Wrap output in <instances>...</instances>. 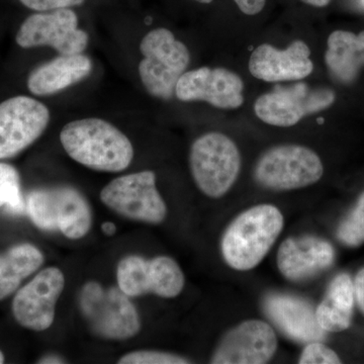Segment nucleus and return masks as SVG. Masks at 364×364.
<instances>
[{
	"label": "nucleus",
	"mask_w": 364,
	"mask_h": 364,
	"mask_svg": "<svg viewBox=\"0 0 364 364\" xmlns=\"http://www.w3.org/2000/svg\"><path fill=\"white\" fill-rule=\"evenodd\" d=\"M60 142L74 161L97 171H124L133 161L130 139L116 126L98 117L66 124L60 133Z\"/></svg>",
	"instance_id": "1"
},
{
	"label": "nucleus",
	"mask_w": 364,
	"mask_h": 364,
	"mask_svg": "<svg viewBox=\"0 0 364 364\" xmlns=\"http://www.w3.org/2000/svg\"><path fill=\"white\" fill-rule=\"evenodd\" d=\"M284 226V215L275 205L264 203L244 210L223 235V257L238 272L253 269L264 259Z\"/></svg>",
	"instance_id": "2"
},
{
	"label": "nucleus",
	"mask_w": 364,
	"mask_h": 364,
	"mask_svg": "<svg viewBox=\"0 0 364 364\" xmlns=\"http://www.w3.org/2000/svg\"><path fill=\"white\" fill-rule=\"evenodd\" d=\"M143 59L138 72L142 85L152 97L168 100L176 95L179 78L191 63V53L168 28H157L140 43Z\"/></svg>",
	"instance_id": "3"
},
{
	"label": "nucleus",
	"mask_w": 364,
	"mask_h": 364,
	"mask_svg": "<svg viewBox=\"0 0 364 364\" xmlns=\"http://www.w3.org/2000/svg\"><path fill=\"white\" fill-rule=\"evenodd\" d=\"M26 210L39 229L60 232L73 240L85 237L92 225L90 203L71 186L36 189L26 196Z\"/></svg>",
	"instance_id": "4"
},
{
	"label": "nucleus",
	"mask_w": 364,
	"mask_h": 364,
	"mask_svg": "<svg viewBox=\"0 0 364 364\" xmlns=\"http://www.w3.org/2000/svg\"><path fill=\"white\" fill-rule=\"evenodd\" d=\"M189 167L203 195L220 198L231 189L240 174V151L225 134L210 132L191 145Z\"/></svg>",
	"instance_id": "5"
},
{
	"label": "nucleus",
	"mask_w": 364,
	"mask_h": 364,
	"mask_svg": "<svg viewBox=\"0 0 364 364\" xmlns=\"http://www.w3.org/2000/svg\"><path fill=\"white\" fill-rule=\"evenodd\" d=\"M79 306L91 331L109 340H127L141 330L136 306L119 287L105 289L97 282H90L81 289Z\"/></svg>",
	"instance_id": "6"
},
{
	"label": "nucleus",
	"mask_w": 364,
	"mask_h": 364,
	"mask_svg": "<svg viewBox=\"0 0 364 364\" xmlns=\"http://www.w3.org/2000/svg\"><path fill=\"white\" fill-rule=\"evenodd\" d=\"M323 174L324 166L317 153L294 144L270 148L261 155L254 168L258 184L279 191L312 186Z\"/></svg>",
	"instance_id": "7"
},
{
	"label": "nucleus",
	"mask_w": 364,
	"mask_h": 364,
	"mask_svg": "<svg viewBox=\"0 0 364 364\" xmlns=\"http://www.w3.org/2000/svg\"><path fill=\"white\" fill-rule=\"evenodd\" d=\"M100 200L114 213L148 224H160L167 207L156 188V176L150 170L119 176L100 191Z\"/></svg>",
	"instance_id": "8"
},
{
	"label": "nucleus",
	"mask_w": 364,
	"mask_h": 364,
	"mask_svg": "<svg viewBox=\"0 0 364 364\" xmlns=\"http://www.w3.org/2000/svg\"><path fill=\"white\" fill-rule=\"evenodd\" d=\"M334 102L335 93L329 88H312L305 82H299L277 85L260 95L254 104V112L263 123L289 128L304 117L324 111Z\"/></svg>",
	"instance_id": "9"
},
{
	"label": "nucleus",
	"mask_w": 364,
	"mask_h": 364,
	"mask_svg": "<svg viewBox=\"0 0 364 364\" xmlns=\"http://www.w3.org/2000/svg\"><path fill=\"white\" fill-rule=\"evenodd\" d=\"M117 286L129 298L146 294L164 299L176 298L186 284V277L176 260L168 256L145 259L130 255L119 261Z\"/></svg>",
	"instance_id": "10"
},
{
	"label": "nucleus",
	"mask_w": 364,
	"mask_h": 364,
	"mask_svg": "<svg viewBox=\"0 0 364 364\" xmlns=\"http://www.w3.org/2000/svg\"><path fill=\"white\" fill-rule=\"evenodd\" d=\"M16 44L25 49L51 47L61 55L81 54L90 36L78 28V16L71 9L36 13L21 23Z\"/></svg>",
	"instance_id": "11"
},
{
	"label": "nucleus",
	"mask_w": 364,
	"mask_h": 364,
	"mask_svg": "<svg viewBox=\"0 0 364 364\" xmlns=\"http://www.w3.org/2000/svg\"><path fill=\"white\" fill-rule=\"evenodd\" d=\"M50 123L49 109L35 98L18 95L0 104V160L20 154Z\"/></svg>",
	"instance_id": "12"
},
{
	"label": "nucleus",
	"mask_w": 364,
	"mask_h": 364,
	"mask_svg": "<svg viewBox=\"0 0 364 364\" xmlns=\"http://www.w3.org/2000/svg\"><path fill=\"white\" fill-rule=\"evenodd\" d=\"M65 287L63 272L48 267L18 289L13 301L16 322L33 331H45L54 322L56 304Z\"/></svg>",
	"instance_id": "13"
},
{
	"label": "nucleus",
	"mask_w": 364,
	"mask_h": 364,
	"mask_svg": "<svg viewBox=\"0 0 364 364\" xmlns=\"http://www.w3.org/2000/svg\"><path fill=\"white\" fill-rule=\"evenodd\" d=\"M176 97L181 102H205L217 109H236L244 104V81L229 69L200 67L179 78Z\"/></svg>",
	"instance_id": "14"
},
{
	"label": "nucleus",
	"mask_w": 364,
	"mask_h": 364,
	"mask_svg": "<svg viewBox=\"0 0 364 364\" xmlns=\"http://www.w3.org/2000/svg\"><path fill=\"white\" fill-rule=\"evenodd\" d=\"M277 349L272 326L264 321L248 320L223 336L210 363L217 364H263L269 363Z\"/></svg>",
	"instance_id": "15"
},
{
	"label": "nucleus",
	"mask_w": 364,
	"mask_h": 364,
	"mask_svg": "<svg viewBox=\"0 0 364 364\" xmlns=\"http://www.w3.org/2000/svg\"><path fill=\"white\" fill-rule=\"evenodd\" d=\"M248 68L254 77L277 83L308 77L314 71V64L309 46L296 40L284 50L270 44L258 46L251 54Z\"/></svg>",
	"instance_id": "16"
},
{
	"label": "nucleus",
	"mask_w": 364,
	"mask_h": 364,
	"mask_svg": "<svg viewBox=\"0 0 364 364\" xmlns=\"http://www.w3.org/2000/svg\"><path fill=\"white\" fill-rule=\"evenodd\" d=\"M334 261L331 243L311 235L287 238L277 252V267L291 282L313 279L331 267Z\"/></svg>",
	"instance_id": "17"
},
{
	"label": "nucleus",
	"mask_w": 364,
	"mask_h": 364,
	"mask_svg": "<svg viewBox=\"0 0 364 364\" xmlns=\"http://www.w3.org/2000/svg\"><path fill=\"white\" fill-rule=\"evenodd\" d=\"M270 320L289 338L301 343L322 341L326 331L318 324L316 311L305 299L289 294H270L264 301Z\"/></svg>",
	"instance_id": "18"
},
{
	"label": "nucleus",
	"mask_w": 364,
	"mask_h": 364,
	"mask_svg": "<svg viewBox=\"0 0 364 364\" xmlns=\"http://www.w3.org/2000/svg\"><path fill=\"white\" fill-rule=\"evenodd\" d=\"M92 71L90 57L81 54L61 55L31 72L28 88L37 97H48L70 87L88 77Z\"/></svg>",
	"instance_id": "19"
},
{
	"label": "nucleus",
	"mask_w": 364,
	"mask_h": 364,
	"mask_svg": "<svg viewBox=\"0 0 364 364\" xmlns=\"http://www.w3.org/2000/svg\"><path fill=\"white\" fill-rule=\"evenodd\" d=\"M354 304V282L350 275L340 273L330 282L324 298L316 310L318 324L326 332L345 331L351 326Z\"/></svg>",
	"instance_id": "20"
},
{
	"label": "nucleus",
	"mask_w": 364,
	"mask_h": 364,
	"mask_svg": "<svg viewBox=\"0 0 364 364\" xmlns=\"http://www.w3.org/2000/svg\"><path fill=\"white\" fill-rule=\"evenodd\" d=\"M325 62L334 78L349 85L364 67V31L359 33L335 31L327 41Z\"/></svg>",
	"instance_id": "21"
},
{
	"label": "nucleus",
	"mask_w": 364,
	"mask_h": 364,
	"mask_svg": "<svg viewBox=\"0 0 364 364\" xmlns=\"http://www.w3.org/2000/svg\"><path fill=\"white\" fill-rule=\"evenodd\" d=\"M43 263L44 255L32 244H18L0 254V301L16 293L21 282Z\"/></svg>",
	"instance_id": "22"
},
{
	"label": "nucleus",
	"mask_w": 364,
	"mask_h": 364,
	"mask_svg": "<svg viewBox=\"0 0 364 364\" xmlns=\"http://www.w3.org/2000/svg\"><path fill=\"white\" fill-rule=\"evenodd\" d=\"M0 208H6L11 214H21L26 210L20 173L13 165L4 162H0Z\"/></svg>",
	"instance_id": "23"
},
{
	"label": "nucleus",
	"mask_w": 364,
	"mask_h": 364,
	"mask_svg": "<svg viewBox=\"0 0 364 364\" xmlns=\"http://www.w3.org/2000/svg\"><path fill=\"white\" fill-rule=\"evenodd\" d=\"M337 238L347 247H360L364 244V191L351 212L340 223Z\"/></svg>",
	"instance_id": "24"
},
{
	"label": "nucleus",
	"mask_w": 364,
	"mask_h": 364,
	"mask_svg": "<svg viewBox=\"0 0 364 364\" xmlns=\"http://www.w3.org/2000/svg\"><path fill=\"white\" fill-rule=\"evenodd\" d=\"M119 364H186L191 363L188 359L160 351H134L124 354L117 361Z\"/></svg>",
	"instance_id": "25"
},
{
	"label": "nucleus",
	"mask_w": 364,
	"mask_h": 364,
	"mask_svg": "<svg viewBox=\"0 0 364 364\" xmlns=\"http://www.w3.org/2000/svg\"><path fill=\"white\" fill-rule=\"evenodd\" d=\"M299 363L301 364H338L341 359L336 352L332 350L320 341H312L306 343L305 348L299 356Z\"/></svg>",
	"instance_id": "26"
},
{
	"label": "nucleus",
	"mask_w": 364,
	"mask_h": 364,
	"mask_svg": "<svg viewBox=\"0 0 364 364\" xmlns=\"http://www.w3.org/2000/svg\"><path fill=\"white\" fill-rule=\"evenodd\" d=\"M20 1L32 11L45 13V11H56V9L80 6L85 4V0H20Z\"/></svg>",
	"instance_id": "27"
},
{
	"label": "nucleus",
	"mask_w": 364,
	"mask_h": 364,
	"mask_svg": "<svg viewBox=\"0 0 364 364\" xmlns=\"http://www.w3.org/2000/svg\"><path fill=\"white\" fill-rule=\"evenodd\" d=\"M242 13L247 16H256L264 9L267 0H234Z\"/></svg>",
	"instance_id": "28"
},
{
	"label": "nucleus",
	"mask_w": 364,
	"mask_h": 364,
	"mask_svg": "<svg viewBox=\"0 0 364 364\" xmlns=\"http://www.w3.org/2000/svg\"><path fill=\"white\" fill-rule=\"evenodd\" d=\"M354 289H355V299L359 309L364 315V267L356 274L354 279Z\"/></svg>",
	"instance_id": "29"
},
{
	"label": "nucleus",
	"mask_w": 364,
	"mask_h": 364,
	"mask_svg": "<svg viewBox=\"0 0 364 364\" xmlns=\"http://www.w3.org/2000/svg\"><path fill=\"white\" fill-rule=\"evenodd\" d=\"M102 230L107 236H112L117 233V227L114 223L105 222L102 225Z\"/></svg>",
	"instance_id": "30"
},
{
	"label": "nucleus",
	"mask_w": 364,
	"mask_h": 364,
	"mask_svg": "<svg viewBox=\"0 0 364 364\" xmlns=\"http://www.w3.org/2000/svg\"><path fill=\"white\" fill-rule=\"evenodd\" d=\"M304 4L316 7H324L331 2V0H301Z\"/></svg>",
	"instance_id": "31"
},
{
	"label": "nucleus",
	"mask_w": 364,
	"mask_h": 364,
	"mask_svg": "<svg viewBox=\"0 0 364 364\" xmlns=\"http://www.w3.org/2000/svg\"><path fill=\"white\" fill-rule=\"evenodd\" d=\"M40 363H63V359L58 358V356H46V358L41 359Z\"/></svg>",
	"instance_id": "32"
},
{
	"label": "nucleus",
	"mask_w": 364,
	"mask_h": 364,
	"mask_svg": "<svg viewBox=\"0 0 364 364\" xmlns=\"http://www.w3.org/2000/svg\"><path fill=\"white\" fill-rule=\"evenodd\" d=\"M193 1L198 2V4H208L213 1V0H193Z\"/></svg>",
	"instance_id": "33"
},
{
	"label": "nucleus",
	"mask_w": 364,
	"mask_h": 364,
	"mask_svg": "<svg viewBox=\"0 0 364 364\" xmlns=\"http://www.w3.org/2000/svg\"><path fill=\"white\" fill-rule=\"evenodd\" d=\"M4 363V353H2L1 351H0V364Z\"/></svg>",
	"instance_id": "34"
},
{
	"label": "nucleus",
	"mask_w": 364,
	"mask_h": 364,
	"mask_svg": "<svg viewBox=\"0 0 364 364\" xmlns=\"http://www.w3.org/2000/svg\"><path fill=\"white\" fill-rule=\"evenodd\" d=\"M363 2H364V0H363Z\"/></svg>",
	"instance_id": "35"
}]
</instances>
